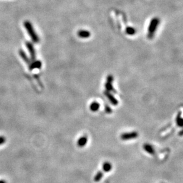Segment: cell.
I'll return each instance as SVG.
<instances>
[{"label":"cell","mask_w":183,"mask_h":183,"mask_svg":"<svg viewBox=\"0 0 183 183\" xmlns=\"http://www.w3.org/2000/svg\"><path fill=\"white\" fill-rule=\"evenodd\" d=\"M0 183H7L6 181L4 180H0Z\"/></svg>","instance_id":"obj_19"},{"label":"cell","mask_w":183,"mask_h":183,"mask_svg":"<svg viewBox=\"0 0 183 183\" xmlns=\"http://www.w3.org/2000/svg\"><path fill=\"white\" fill-rule=\"evenodd\" d=\"M143 148L147 153H148L151 155H154L155 153V151L153 147L149 143H145L143 146Z\"/></svg>","instance_id":"obj_5"},{"label":"cell","mask_w":183,"mask_h":183,"mask_svg":"<svg viewBox=\"0 0 183 183\" xmlns=\"http://www.w3.org/2000/svg\"><path fill=\"white\" fill-rule=\"evenodd\" d=\"M105 111L107 114H111V113L113 112V110L111 109V107L107 104L105 105Z\"/></svg>","instance_id":"obj_17"},{"label":"cell","mask_w":183,"mask_h":183,"mask_svg":"<svg viewBox=\"0 0 183 183\" xmlns=\"http://www.w3.org/2000/svg\"><path fill=\"white\" fill-rule=\"evenodd\" d=\"M20 55L21 56V57L24 59V61H25L27 64H29L30 62L29 59H28V58L27 57V56H26V54H25V52H24L23 50H20Z\"/></svg>","instance_id":"obj_16"},{"label":"cell","mask_w":183,"mask_h":183,"mask_svg":"<svg viewBox=\"0 0 183 183\" xmlns=\"http://www.w3.org/2000/svg\"><path fill=\"white\" fill-rule=\"evenodd\" d=\"M41 67H42V62L40 61H37L34 62L32 64H30V69H33L35 68H40Z\"/></svg>","instance_id":"obj_13"},{"label":"cell","mask_w":183,"mask_h":183,"mask_svg":"<svg viewBox=\"0 0 183 183\" xmlns=\"http://www.w3.org/2000/svg\"><path fill=\"white\" fill-rule=\"evenodd\" d=\"M24 25H25L26 29L27 30L28 35H30V37L32 38L33 42L35 43H38L39 42V38H38V36L36 33L34 28L33 27V26L32 24L30 23V21H26L25 23H24Z\"/></svg>","instance_id":"obj_2"},{"label":"cell","mask_w":183,"mask_h":183,"mask_svg":"<svg viewBox=\"0 0 183 183\" xmlns=\"http://www.w3.org/2000/svg\"><path fill=\"white\" fill-rule=\"evenodd\" d=\"M100 105L99 103L97 102H94L90 104V109L91 112H96L100 109Z\"/></svg>","instance_id":"obj_9"},{"label":"cell","mask_w":183,"mask_h":183,"mask_svg":"<svg viewBox=\"0 0 183 183\" xmlns=\"http://www.w3.org/2000/svg\"><path fill=\"white\" fill-rule=\"evenodd\" d=\"M138 133L137 132H132L129 133H124L120 135V139L123 141L131 140V139H135L138 137Z\"/></svg>","instance_id":"obj_3"},{"label":"cell","mask_w":183,"mask_h":183,"mask_svg":"<svg viewBox=\"0 0 183 183\" xmlns=\"http://www.w3.org/2000/svg\"><path fill=\"white\" fill-rule=\"evenodd\" d=\"M26 46H27V47L28 48V50H29V52H30V54L31 55V57H32V59H35L36 54H35V49H34V47H33V45L30 42H27L26 43Z\"/></svg>","instance_id":"obj_8"},{"label":"cell","mask_w":183,"mask_h":183,"mask_svg":"<svg viewBox=\"0 0 183 183\" xmlns=\"http://www.w3.org/2000/svg\"><path fill=\"white\" fill-rule=\"evenodd\" d=\"M103 175H104V174H103V172L102 171H98L95 175L94 180L95 182H99L103 177Z\"/></svg>","instance_id":"obj_14"},{"label":"cell","mask_w":183,"mask_h":183,"mask_svg":"<svg viewBox=\"0 0 183 183\" xmlns=\"http://www.w3.org/2000/svg\"><path fill=\"white\" fill-rule=\"evenodd\" d=\"M6 141V139L3 136H0V145L4 144Z\"/></svg>","instance_id":"obj_18"},{"label":"cell","mask_w":183,"mask_h":183,"mask_svg":"<svg viewBox=\"0 0 183 183\" xmlns=\"http://www.w3.org/2000/svg\"><path fill=\"white\" fill-rule=\"evenodd\" d=\"M77 35L80 38H86L91 36V33L86 30H80L77 32Z\"/></svg>","instance_id":"obj_6"},{"label":"cell","mask_w":183,"mask_h":183,"mask_svg":"<svg viewBox=\"0 0 183 183\" xmlns=\"http://www.w3.org/2000/svg\"><path fill=\"white\" fill-rule=\"evenodd\" d=\"M103 170L105 172H110L112 169V165L109 162H105L103 165Z\"/></svg>","instance_id":"obj_11"},{"label":"cell","mask_w":183,"mask_h":183,"mask_svg":"<svg viewBox=\"0 0 183 183\" xmlns=\"http://www.w3.org/2000/svg\"><path fill=\"white\" fill-rule=\"evenodd\" d=\"M160 23V20L157 17H154L152 19L150 24L149 25L148 27V37L149 39H152L153 38L154 35H155V32Z\"/></svg>","instance_id":"obj_1"},{"label":"cell","mask_w":183,"mask_h":183,"mask_svg":"<svg viewBox=\"0 0 183 183\" xmlns=\"http://www.w3.org/2000/svg\"><path fill=\"white\" fill-rule=\"evenodd\" d=\"M126 33L128 35H134L136 33V30L132 27H127L126 29Z\"/></svg>","instance_id":"obj_15"},{"label":"cell","mask_w":183,"mask_h":183,"mask_svg":"<svg viewBox=\"0 0 183 183\" xmlns=\"http://www.w3.org/2000/svg\"><path fill=\"white\" fill-rule=\"evenodd\" d=\"M104 94L105 95V97L107 98V99L109 100V102L111 103V104H112L113 105H117L119 104V102L118 100L114 97V96L112 94L110 93V91H104Z\"/></svg>","instance_id":"obj_4"},{"label":"cell","mask_w":183,"mask_h":183,"mask_svg":"<svg viewBox=\"0 0 183 183\" xmlns=\"http://www.w3.org/2000/svg\"><path fill=\"white\" fill-rule=\"evenodd\" d=\"M112 84L113 83L106 81V83H105V89H106V90L108 91H112V92H113V93H116V91L114 90Z\"/></svg>","instance_id":"obj_12"},{"label":"cell","mask_w":183,"mask_h":183,"mask_svg":"<svg viewBox=\"0 0 183 183\" xmlns=\"http://www.w3.org/2000/svg\"><path fill=\"white\" fill-rule=\"evenodd\" d=\"M175 121H176V123L178 126L179 127H182L183 125V120L182 118L181 117V112H180L176 117V119H175Z\"/></svg>","instance_id":"obj_10"},{"label":"cell","mask_w":183,"mask_h":183,"mask_svg":"<svg viewBox=\"0 0 183 183\" xmlns=\"http://www.w3.org/2000/svg\"><path fill=\"white\" fill-rule=\"evenodd\" d=\"M87 142L88 138L86 136H83L79 138L78 141H77V145H78V146L80 147V148H83V147H84L86 145Z\"/></svg>","instance_id":"obj_7"}]
</instances>
